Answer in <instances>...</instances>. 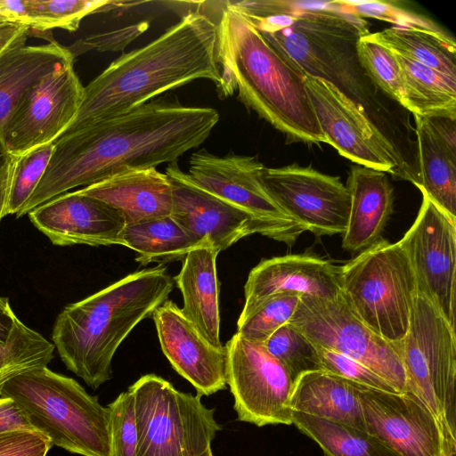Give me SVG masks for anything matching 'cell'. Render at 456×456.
I'll list each match as a JSON object with an SVG mask.
<instances>
[{"mask_svg": "<svg viewBox=\"0 0 456 456\" xmlns=\"http://www.w3.org/2000/svg\"><path fill=\"white\" fill-rule=\"evenodd\" d=\"M218 121L219 113L213 108L160 98L66 132L53 142L43 176L16 216L76 187L130 169L177 162L202 144Z\"/></svg>", "mask_w": 456, "mask_h": 456, "instance_id": "obj_1", "label": "cell"}, {"mask_svg": "<svg viewBox=\"0 0 456 456\" xmlns=\"http://www.w3.org/2000/svg\"><path fill=\"white\" fill-rule=\"evenodd\" d=\"M222 83L217 22L190 11L146 45L123 53L84 86L66 132L126 113L197 79ZM63 133V134H64Z\"/></svg>", "mask_w": 456, "mask_h": 456, "instance_id": "obj_2", "label": "cell"}, {"mask_svg": "<svg viewBox=\"0 0 456 456\" xmlns=\"http://www.w3.org/2000/svg\"><path fill=\"white\" fill-rule=\"evenodd\" d=\"M217 24L220 97L238 91L244 105L288 139L326 143L306 91L305 73L298 65L226 4Z\"/></svg>", "mask_w": 456, "mask_h": 456, "instance_id": "obj_3", "label": "cell"}, {"mask_svg": "<svg viewBox=\"0 0 456 456\" xmlns=\"http://www.w3.org/2000/svg\"><path fill=\"white\" fill-rule=\"evenodd\" d=\"M173 288L167 268L159 265L66 305L52 336L61 361L90 387L98 388L111 379L112 359L120 344L167 300Z\"/></svg>", "mask_w": 456, "mask_h": 456, "instance_id": "obj_4", "label": "cell"}, {"mask_svg": "<svg viewBox=\"0 0 456 456\" xmlns=\"http://www.w3.org/2000/svg\"><path fill=\"white\" fill-rule=\"evenodd\" d=\"M52 445L82 456H109V408L75 379L47 367L21 373L0 390Z\"/></svg>", "mask_w": 456, "mask_h": 456, "instance_id": "obj_5", "label": "cell"}, {"mask_svg": "<svg viewBox=\"0 0 456 456\" xmlns=\"http://www.w3.org/2000/svg\"><path fill=\"white\" fill-rule=\"evenodd\" d=\"M340 294L374 333L400 342L409 329L418 293L414 271L400 243L380 239L337 266Z\"/></svg>", "mask_w": 456, "mask_h": 456, "instance_id": "obj_6", "label": "cell"}, {"mask_svg": "<svg viewBox=\"0 0 456 456\" xmlns=\"http://www.w3.org/2000/svg\"><path fill=\"white\" fill-rule=\"evenodd\" d=\"M128 389L134 395L137 456H200L212 450L220 426L201 396L177 390L146 374Z\"/></svg>", "mask_w": 456, "mask_h": 456, "instance_id": "obj_7", "label": "cell"}, {"mask_svg": "<svg viewBox=\"0 0 456 456\" xmlns=\"http://www.w3.org/2000/svg\"><path fill=\"white\" fill-rule=\"evenodd\" d=\"M399 348L406 392L419 398L456 442L455 329L419 291Z\"/></svg>", "mask_w": 456, "mask_h": 456, "instance_id": "obj_8", "label": "cell"}, {"mask_svg": "<svg viewBox=\"0 0 456 456\" xmlns=\"http://www.w3.org/2000/svg\"><path fill=\"white\" fill-rule=\"evenodd\" d=\"M289 323L314 345L348 356L399 392L407 391L399 342L374 333L351 311L341 294L334 298L302 295Z\"/></svg>", "mask_w": 456, "mask_h": 456, "instance_id": "obj_9", "label": "cell"}, {"mask_svg": "<svg viewBox=\"0 0 456 456\" xmlns=\"http://www.w3.org/2000/svg\"><path fill=\"white\" fill-rule=\"evenodd\" d=\"M189 175L202 188L248 214L257 233L291 247L305 227L272 197L262 181L265 166L256 157L206 149L191 154Z\"/></svg>", "mask_w": 456, "mask_h": 456, "instance_id": "obj_10", "label": "cell"}, {"mask_svg": "<svg viewBox=\"0 0 456 456\" xmlns=\"http://www.w3.org/2000/svg\"><path fill=\"white\" fill-rule=\"evenodd\" d=\"M226 384L240 421L257 427L290 425L295 386L289 371L262 343L235 333L225 345Z\"/></svg>", "mask_w": 456, "mask_h": 456, "instance_id": "obj_11", "label": "cell"}, {"mask_svg": "<svg viewBox=\"0 0 456 456\" xmlns=\"http://www.w3.org/2000/svg\"><path fill=\"white\" fill-rule=\"evenodd\" d=\"M83 94L73 61L45 76L25 93L1 127L7 152L19 157L54 142L75 119Z\"/></svg>", "mask_w": 456, "mask_h": 456, "instance_id": "obj_12", "label": "cell"}, {"mask_svg": "<svg viewBox=\"0 0 456 456\" xmlns=\"http://www.w3.org/2000/svg\"><path fill=\"white\" fill-rule=\"evenodd\" d=\"M354 387L366 431L400 456H455L456 442L415 395Z\"/></svg>", "mask_w": 456, "mask_h": 456, "instance_id": "obj_13", "label": "cell"}, {"mask_svg": "<svg viewBox=\"0 0 456 456\" xmlns=\"http://www.w3.org/2000/svg\"><path fill=\"white\" fill-rule=\"evenodd\" d=\"M421 194L417 217L398 242L414 271L418 291L455 329L456 217Z\"/></svg>", "mask_w": 456, "mask_h": 456, "instance_id": "obj_14", "label": "cell"}, {"mask_svg": "<svg viewBox=\"0 0 456 456\" xmlns=\"http://www.w3.org/2000/svg\"><path fill=\"white\" fill-rule=\"evenodd\" d=\"M305 84L326 143L356 165L395 172L397 155L392 143L351 98L330 81L306 73Z\"/></svg>", "mask_w": 456, "mask_h": 456, "instance_id": "obj_15", "label": "cell"}, {"mask_svg": "<svg viewBox=\"0 0 456 456\" xmlns=\"http://www.w3.org/2000/svg\"><path fill=\"white\" fill-rule=\"evenodd\" d=\"M262 181L275 201L315 236L343 234L350 194L338 176L296 163L265 167Z\"/></svg>", "mask_w": 456, "mask_h": 456, "instance_id": "obj_16", "label": "cell"}, {"mask_svg": "<svg viewBox=\"0 0 456 456\" xmlns=\"http://www.w3.org/2000/svg\"><path fill=\"white\" fill-rule=\"evenodd\" d=\"M151 317L163 354L199 395H210L226 388L225 346L211 344L171 300L161 304Z\"/></svg>", "mask_w": 456, "mask_h": 456, "instance_id": "obj_17", "label": "cell"}, {"mask_svg": "<svg viewBox=\"0 0 456 456\" xmlns=\"http://www.w3.org/2000/svg\"><path fill=\"white\" fill-rule=\"evenodd\" d=\"M165 174L172 185L171 217L197 241L208 239L220 252L257 233L248 214L200 186L177 162L168 164Z\"/></svg>", "mask_w": 456, "mask_h": 456, "instance_id": "obj_18", "label": "cell"}, {"mask_svg": "<svg viewBox=\"0 0 456 456\" xmlns=\"http://www.w3.org/2000/svg\"><path fill=\"white\" fill-rule=\"evenodd\" d=\"M34 225L59 246H123L122 214L78 191L61 194L29 211Z\"/></svg>", "mask_w": 456, "mask_h": 456, "instance_id": "obj_19", "label": "cell"}, {"mask_svg": "<svg viewBox=\"0 0 456 456\" xmlns=\"http://www.w3.org/2000/svg\"><path fill=\"white\" fill-rule=\"evenodd\" d=\"M285 292L322 298L338 297L340 289L336 265L307 254L262 260L248 276L244 305L238 322L245 320L271 297Z\"/></svg>", "mask_w": 456, "mask_h": 456, "instance_id": "obj_20", "label": "cell"}, {"mask_svg": "<svg viewBox=\"0 0 456 456\" xmlns=\"http://www.w3.org/2000/svg\"><path fill=\"white\" fill-rule=\"evenodd\" d=\"M77 191L120 212L126 224L171 216L172 185L155 167L126 170Z\"/></svg>", "mask_w": 456, "mask_h": 456, "instance_id": "obj_21", "label": "cell"}, {"mask_svg": "<svg viewBox=\"0 0 456 456\" xmlns=\"http://www.w3.org/2000/svg\"><path fill=\"white\" fill-rule=\"evenodd\" d=\"M350 194L342 248L361 252L381 239L394 208V190L386 172L354 165L346 184Z\"/></svg>", "mask_w": 456, "mask_h": 456, "instance_id": "obj_22", "label": "cell"}, {"mask_svg": "<svg viewBox=\"0 0 456 456\" xmlns=\"http://www.w3.org/2000/svg\"><path fill=\"white\" fill-rule=\"evenodd\" d=\"M219 251L210 240L190 251L174 281L180 289L183 314L214 346L220 341L219 283L216 258Z\"/></svg>", "mask_w": 456, "mask_h": 456, "instance_id": "obj_23", "label": "cell"}, {"mask_svg": "<svg viewBox=\"0 0 456 456\" xmlns=\"http://www.w3.org/2000/svg\"><path fill=\"white\" fill-rule=\"evenodd\" d=\"M29 33L0 53V130L25 93L59 66L73 61L67 46L53 40L27 45Z\"/></svg>", "mask_w": 456, "mask_h": 456, "instance_id": "obj_24", "label": "cell"}, {"mask_svg": "<svg viewBox=\"0 0 456 456\" xmlns=\"http://www.w3.org/2000/svg\"><path fill=\"white\" fill-rule=\"evenodd\" d=\"M292 411L341 422L365 430L354 382L325 370L311 371L295 383Z\"/></svg>", "mask_w": 456, "mask_h": 456, "instance_id": "obj_25", "label": "cell"}, {"mask_svg": "<svg viewBox=\"0 0 456 456\" xmlns=\"http://www.w3.org/2000/svg\"><path fill=\"white\" fill-rule=\"evenodd\" d=\"M414 118L419 170L413 183L456 217V151L437 136L426 118Z\"/></svg>", "mask_w": 456, "mask_h": 456, "instance_id": "obj_26", "label": "cell"}, {"mask_svg": "<svg viewBox=\"0 0 456 456\" xmlns=\"http://www.w3.org/2000/svg\"><path fill=\"white\" fill-rule=\"evenodd\" d=\"M54 345L26 326L0 297V390L12 378L47 367Z\"/></svg>", "mask_w": 456, "mask_h": 456, "instance_id": "obj_27", "label": "cell"}, {"mask_svg": "<svg viewBox=\"0 0 456 456\" xmlns=\"http://www.w3.org/2000/svg\"><path fill=\"white\" fill-rule=\"evenodd\" d=\"M393 53L456 81V45L438 28L391 27L368 35Z\"/></svg>", "mask_w": 456, "mask_h": 456, "instance_id": "obj_28", "label": "cell"}, {"mask_svg": "<svg viewBox=\"0 0 456 456\" xmlns=\"http://www.w3.org/2000/svg\"><path fill=\"white\" fill-rule=\"evenodd\" d=\"M395 54L401 71L404 108L422 118H456V81L429 67Z\"/></svg>", "mask_w": 456, "mask_h": 456, "instance_id": "obj_29", "label": "cell"}, {"mask_svg": "<svg viewBox=\"0 0 456 456\" xmlns=\"http://www.w3.org/2000/svg\"><path fill=\"white\" fill-rule=\"evenodd\" d=\"M122 238L123 246L136 252L135 260L141 265L183 260L190 251L208 240L197 241L171 216L126 224Z\"/></svg>", "mask_w": 456, "mask_h": 456, "instance_id": "obj_30", "label": "cell"}, {"mask_svg": "<svg viewBox=\"0 0 456 456\" xmlns=\"http://www.w3.org/2000/svg\"><path fill=\"white\" fill-rule=\"evenodd\" d=\"M291 421L326 456H400L375 436L349 425L299 411Z\"/></svg>", "mask_w": 456, "mask_h": 456, "instance_id": "obj_31", "label": "cell"}, {"mask_svg": "<svg viewBox=\"0 0 456 456\" xmlns=\"http://www.w3.org/2000/svg\"><path fill=\"white\" fill-rule=\"evenodd\" d=\"M28 27L45 31L62 28L76 31L88 14L110 10L109 0H25Z\"/></svg>", "mask_w": 456, "mask_h": 456, "instance_id": "obj_32", "label": "cell"}, {"mask_svg": "<svg viewBox=\"0 0 456 456\" xmlns=\"http://www.w3.org/2000/svg\"><path fill=\"white\" fill-rule=\"evenodd\" d=\"M262 344L285 367L295 383L305 373L323 370L316 346L289 322Z\"/></svg>", "mask_w": 456, "mask_h": 456, "instance_id": "obj_33", "label": "cell"}, {"mask_svg": "<svg viewBox=\"0 0 456 456\" xmlns=\"http://www.w3.org/2000/svg\"><path fill=\"white\" fill-rule=\"evenodd\" d=\"M362 36L355 45V54L363 71L393 100L404 107L400 68L395 54L370 39Z\"/></svg>", "mask_w": 456, "mask_h": 456, "instance_id": "obj_34", "label": "cell"}, {"mask_svg": "<svg viewBox=\"0 0 456 456\" xmlns=\"http://www.w3.org/2000/svg\"><path fill=\"white\" fill-rule=\"evenodd\" d=\"M301 296L297 292H285L271 297L245 320L237 322L236 333L247 340L264 343L275 330L289 322Z\"/></svg>", "mask_w": 456, "mask_h": 456, "instance_id": "obj_35", "label": "cell"}, {"mask_svg": "<svg viewBox=\"0 0 456 456\" xmlns=\"http://www.w3.org/2000/svg\"><path fill=\"white\" fill-rule=\"evenodd\" d=\"M53 151V142L15 157L13 173L4 217L17 215L43 176Z\"/></svg>", "mask_w": 456, "mask_h": 456, "instance_id": "obj_36", "label": "cell"}, {"mask_svg": "<svg viewBox=\"0 0 456 456\" xmlns=\"http://www.w3.org/2000/svg\"><path fill=\"white\" fill-rule=\"evenodd\" d=\"M109 408V456H137V429L132 392L121 393Z\"/></svg>", "mask_w": 456, "mask_h": 456, "instance_id": "obj_37", "label": "cell"}, {"mask_svg": "<svg viewBox=\"0 0 456 456\" xmlns=\"http://www.w3.org/2000/svg\"><path fill=\"white\" fill-rule=\"evenodd\" d=\"M332 8L357 18L371 17L395 23V27H418L436 28L427 20L408 12L387 2H331Z\"/></svg>", "mask_w": 456, "mask_h": 456, "instance_id": "obj_38", "label": "cell"}, {"mask_svg": "<svg viewBox=\"0 0 456 456\" xmlns=\"http://www.w3.org/2000/svg\"><path fill=\"white\" fill-rule=\"evenodd\" d=\"M315 346L323 370L375 389L399 392L389 382L361 362L342 354L322 346Z\"/></svg>", "mask_w": 456, "mask_h": 456, "instance_id": "obj_39", "label": "cell"}, {"mask_svg": "<svg viewBox=\"0 0 456 456\" xmlns=\"http://www.w3.org/2000/svg\"><path fill=\"white\" fill-rule=\"evenodd\" d=\"M149 28L148 21L130 24L121 28L89 35L67 46L73 59L90 51L118 52L124 50Z\"/></svg>", "mask_w": 456, "mask_h": 456, "instance_id": "obj_40", "label": "cell"}, {"mask_svg": "<svg viewBox=\"0 0 456 456\" xmlns=\"http://www.w3.org/2000/svg\"><path fill=\"white\" fill-rule=\"evenodd\" d=\"M53 447L49 439L32 430L0 434V456H46Z\"/></svg>", "mask_w": 456, "mask_h": 456, "instance_id": "obj_41", "label": "cell"}, {"mask_svg": "<svg viewBox=\"0 0 456 456\" xmlns=\"http://www.w3.org/2000/svg\"><path fill=\"white\" fill-rule=\"evenodd\" d=\"M13 430L35 431L18 405L11 398L1 396L0 434Z\"/></svg>", "mask_w": 456, "mask_h": 456, "instance_id": "obj_42", "label": "cell"}, {"mask_svg": "<svg viewBox=\"0 0 456 456\" xmlns=\"http://www.w3.org/2000/svg\"><path fill=\"white\" fill-rule=\"evenodd\" d=\"M10 22L28 27L25 0H0V23Z\"/></svg>", "mask_w": 456, "mask_h": 456, "instance_id": "obj_43", "label": "cell"}, {"mask_svg": "<svg viewBox=\"0 0 456 456\" xmlns=\"http://www.w3.org/2000/svg\"><path fill=\"white\" fill-rule=\"evenodd\" d=\"M30 32V28L18 23H0V53L13 45L21 36Z\"/></svg>", "mask_w": 456, "mask_h": 456, "instance_id": "obj_44", "label": "cell"}, {"mask_svg": "<svg viewBox=\"0 0 456 456\" xmlns=\"http://www.w3.org/2000/svg\"><path fill=\"white\" fill-rule=\"evenodd\" d=\"M15 157H11L0 168V220L4 217V208L7 203Z\"/></svg>", "mask_w": 456, "mask_h": 456, "instance_id": "obj_45", "label": "cell"}, {"mask_svg": "<svg viewBox=\"0 0 456 456\" xmlns=\"http://www.w3.org/2000/svg\"><path fill=\"white\" fill-rule=\"evenodd\" d=\"M12 156L5 150L1 139H0V168L6 163V161Z\"/></svg>", "mask_w": 456, "mask_h": 456, "instance_id": "obj_46", "label": "cell"}, {"mask_svg": "<svg viewBox=\"0 0 456 456\" xmlns=\"http://www.w3.org/2000/svg\"><path fill=\"white\" fill-rule=\"evenodd\" d=\"M200 456H214V455H213L212 450H210V451L207 452L206 453H204V454H202Z\"/></svg>", "mask_w": 456, "mask_h": 456, "instance_id": "obj_47", "label": "cell"}]
</instances>
